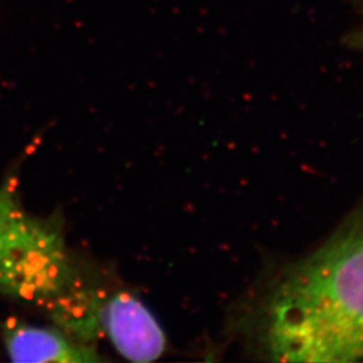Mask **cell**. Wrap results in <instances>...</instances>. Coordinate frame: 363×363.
<instances>
[{
  "mask_svg": "<svg viewBox=\"0 0 363 363\" xmlns=\"http://www.w3.org/2000/svg\"><path fill=\"white\" fill-rule=\"evenodd\" d=\"M61 213L37 217L22 206L18 178L0 184V296L45 312L58 328L91 313L108 279L72 252Z\"/></svg>",
  "mask_w": 363,
  "mask_h": 363,
  "instance_id": "cell-2",
  "label": "cell"
},
{
  "mask_svg": "<svg viewBox=\"0 0 363 363\" xmlns=\"http://www.w3.org/2000/svg\"><path fill=\"white\" fill-rule=\"evenodd\" d=\"M1 342L13 362L96 363L105 361L97 346L81 343L57 327L7 319L0 327Z\"/></svg>",
  "mask_w": 363,
  "mask_h": 363,
  "instance_id": "cell-4",
  "label": "cell"
},
{
  "mask_svg": "<svg viewBox=\"0 0 363 363\" xmlns=\"http://www.w3.org/2000/svg\"><path fill=\"white\" fill-rule=\"evenodd\" d=\"M253 337L281 362L363 361V202L259 298Z\"/></svg>",
  "mask_w": 363,
  "mask_h": 363,
  "instance_id": "cell-1",
  "label": "cell"
},
{
  "mask_svg": "<svg viewBox=\"0 0 363 363\" xmlns=\"http://www.w3.org/2000/svg\"><path fill=\"white\" fill-rule=\"evenodd\" d=\"M101 337L130 362H154L167 349V337L154 313L124 288L109 286L97 310Z\"/></svg>",
  "mask_w": 363,
  "mask_h": 363,
  "instance_id": "cell-3",
  "label": "cell"
}]
</instances>
